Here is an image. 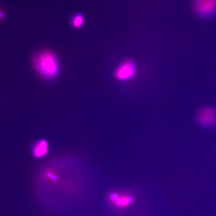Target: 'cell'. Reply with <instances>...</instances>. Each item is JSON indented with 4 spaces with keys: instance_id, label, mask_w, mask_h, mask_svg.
Masks as SVG:
<instances>
[{
    "instance_id": "9c48e42d",
    "label": "cell",
    "mask_w": 216,
    "mask_h": 216,
    "mask_svg": "<svg viewBox=\"0 0 216 216\" xmlns=\"http://www.w3.org/2000/svg\"><path fill=\"white\" fill-rule=\"evenodd\" d=\"M5 14L3 12L0 10V20H4L5 19Z\"/></svg>"
},
{
    "instance_id": "6da1fadb",
    "label": "cell",
    "mask_w": 216,
    "mask_h": 216,
    "mask_svg": "<svg viewBox=\"0 0 216 216\" xmlns=\"http://www.w3.org/2000/svg\"><path fill=\"white\" fill-rule=\"evenodd\" d=\"M33 64L37 72L46 79L55 77L59 72L57 57L50 51H44L37 54L33 59Z\"/></svg>"
},
{
    "instance_id": "277c9868",
    "label": "cell",
    "mask_w": 216,
    "mask_h": 216,
    "mask_svg": "<svg viewBox=\"0 0 216 216\" xmlns=\"http://www.w3.org/2000/svg\"><path fill=\"white\" fill-rule=\"evenodd\" d=\"M194 9L200 16H209L216 11V0H195Z\"/></svg>"
},
{
    "instance_id": "3957f363",
    "label": "cell",
    "mask_w": 216,
    "mask_h": 216,
    "mask_svg": "<svg viewBox=\"0 0 216 216\" xmlns=\"http://www.w3.org/2000/svg\"><path fill=\"white\" fill-rule=\"evenodd\" d=\"M197 120L204 127H212L216 123V111L210 107L203 108L198 113Z\"/></svg>"
},
{
    "instance_id": "8992f818",
    "label": "cell",
    "mask_w": 216,
    "mask_h": 216,
    "mask_svg": "<svg viewBox=\"0 0 216 216\" xmlns=\"http://www.w3.org/2000/svg\"><path fill=\"white\" fill-rule=\"evenodd\" d=\"M48 144L45 141L39 142L34 148V153L36 157L40 158L44 156L47 153Z\"/></svg>"
},
{
    "instance_id": "ba28073f",
    "label": "cell",
    "mask_w": 216,
    "mask_h": 216,
    "mask_svg": "<svg viewBox=\"0 0 216 216\" xmlns=\"http://www.w3.org/2000/svg\"><path fill=\"white\" fill-rule=\"evenodd\" d=\"M46 177L51 179L53 182H57L58 180V177L56 175L54 174L52 172H48L46 174Z\"/></svg>"
},
{
    "instance_id": "5b68a950",
    "label": "cell",
    "mask_w": 216,
    "mask_h": 216,
    "mask_svg": "<svg viewBox=\"0 0 216 216\" xmlns=\"http://www.w3.org/2000/svg\"><path fill=\"white\" fill-rule=\"evenodd\" d=\"M111 200L113 201L118 206L125 207L128 205L133 200L132 198L127 196L119 197L117 194H112L111 196Z\"/></svg>"
},
{
    "instance_id": "52a82bcc",
    "label": "cell",
    "mask_w": 216,
    "mask_h": 216,
    "mask_svg": "<svg viewBox=\"0 0 216 216\" xmlns=\"http://www.w3.org/2000/svg\"><path fill=\"white\" fill-rule=\"evenodd\" d=\"M84 23V17L81 14H77L73 17L71 20V25L73 28L78 29L81 28Z\"/></svg>"
},
{
    "instance_id": "7a4b0ae2",
    "label": "cell",
    "mask_w": 216,
    "mask_h": 216,
    "mask_svg": "<svg viewBox=\"0 0 216 216\" xmlns=\"http://www.w3.org/2000/svg\"><path fill=\"white\" fill-rule=\"evenodd\" d=\"M137 73L135 64L131 60H127L121 63L115 72V77L120 81H127L132 79Z\"/></svg>"
}]
</instances>
